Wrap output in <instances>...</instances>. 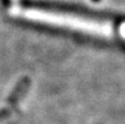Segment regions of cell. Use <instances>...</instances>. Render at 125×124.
<instances>
[{
	"instance_id": "cell-1",
	"label": "cell",
	"mask_w": 125,
	"mask_h": 124,
	"mask_svg": "<svg viewBox=\"0 0 125 124\" xmlns=\"http://www.w3.org/2000/svg\"><path fill=\"white\" fill-rule=\"evenodd\" d=\"M8 113H9V112L7 111V110H0V119L7 116V114H8Z\"/></svg>"
},
{
	"instance_id": "cell-2",
	"label": "cell",
	"mask_w": 125,
	"mask_h": 124,
	"mask_svg": "<svg viewBox=\"0 0 125 124\" xmlns=\"http://www.w3.org/2000/svg\"><path fill=\"white\" fill-rule=\"evenodd\" d=\"M2 1H3V3H4V4H7V6L9 4V0H2Z\"/></svg>"
},
{
	"instance_id": "cell-3",
	"label": "cell",
	"mask_w": 125,
	"mask_h": 124,
	"mask_svg": "<svg viewBox=\"0 0 125 124\" xmlns=\"http://www.w3.org/2000/svg\"><path fill=\"white\" fill-rule=\"evenodd\" d=\"M92 1H94V2H99L100 0H92Z\"/></svg>"
}]
</instances>
